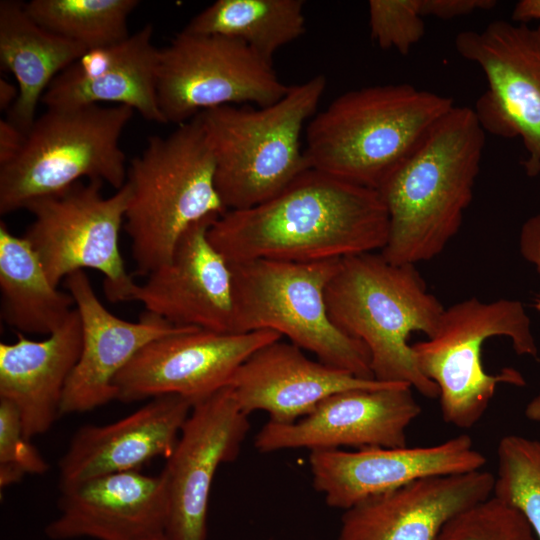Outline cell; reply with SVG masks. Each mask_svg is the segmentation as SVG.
<instances>
[{
  "mask_svg": "<svg viewBox=\"0 0 540 540\" xmlns=\"http://www.w3.org/2000/svg\"><path fill=\"white\" fill-rule=\"evenodd\" d=\"M389 216L375 189L309 168L273 198L219 216L208 232L229 264L317 262L381 251Z\"/></svg>",
  "mask_w": 540,
  "mask_h": 540,
  "instance_id": "6da1fadb",
  "label": "cell"
},
{
  "mask_svg": "<svg viewBox=\"0 0 540 540\" xmlns=\"http://www.w3.org/2000/svg\"><path fill=\"white\" fill-rule=\"evenodd\" d=\"M485 138L473 108L454 106L377 190L389 216L388 240L379 251L387 261H429L458 233Z\"/></svg>",
  "mask_w": 540,
  "mask_h": 540,
  "instance_id": "7a4b0ae2",
  "label": "cell"
},
{
  "mask_svg": "<svg viewBox=\"0 0 540 540\" xmlns=\"http://www.w3.org/2000/svg\"><path fill=\"white\" fill-rule=\"evenodd\" d=\"M454 106L409 83L350 90L310 119L304 154L312 169L378 190Z\"/></svg>",
  "mask_w": 540,
  "mask_h": 540,
  "instance_id": "3957f363",
  "label": "cell"
},
{
  "mask_svg": "<svg viewBox=\"0 0 540 540\" xmlns=\"http://www.w3.org/2000/svg\"><path fill=\"white\" fill-rule=\"evenodd\" d=\"M325 299L333 323L366 347L374 379L406 383L438 398L437 386L417 366L409 337H432L445 308L415 265L391 263L380 252L342 258Z\"/></svg>",
  "mask_w": 540,
  "mask_h": 540,
  "instance_id": "277c9868",
  "label": "cell"
},
{
  "mask_svg": "<svg viewBox=\"0 0 540 540\" xmlns=\"http://www.w3.org/2000/svg\"><path fill=\"white\" fill-rule=\"evenodd\" d=\"M326 86V77L318 74L290 85L271 105H226L197 115L214 159L215 187L227 211L273 198L310 168L301 134L317 113Z\"/></svg>",
  "mask_w": 540,
  "mask_h": 540,
  "instance_id": "5b68a950",
  "label": "cell"
},
{
  "mask_svg": "<svg viewBox=\"0 0 540 540\" xmlns=\"http://www.w3.org/2000/svg\"><path fill=\"white\" fill-rule=\"evenodd\" d=\"M214 159L196 115L168 136H151L127 168L130 197L125 230L136 273L148 276L169 261L183 232L209 215H223Z\"/></svg>",
  "mask_w": 540,
  "mask_h": 540,
  "instance_id": "8992f818",
  "label": "cell"
},
{
  "mask_svg": "<svg viewBox=\"0 0 540 540\" xmlns=\"http://www.w3.org/2000/svg\"><path fill=\"white\" fill-rule=\"evenodd\" d=\"M340 260L259 259L229 264L233 333L274 331L324 364L374 379L366 347L340 330L327 310L326 288Z\"/></svg>",
  "mask_w": 540,
  "mask_h": 540,
  "instance_id": "52a82bcc",
  "label": "cell"
},
{
  "mask_svg": "<svg viewBox=\"0 0 540 540\" xmlns=\"http://www.w3.org/2000/svg\"><path fill=\"white\" fill-rule=\"evenodd\" d=\"M133 113L125 105L47 108L18 156L0 166V214L25 209L83 178L122 188L128 167L120 138Z\"/></svg>",
  "mask_w": 540,
  "mask_h": 540,
  "instance_id": "ba28073f",
  "label": "cell"
},
{
  "mask_svg": "<svg viewBox=\"0 0 540 540\" xmlns=\"http://www.w3.org/2000/svg\"><path fill=\"white\" fill-rule=\"evenodd\" d=\"M496 336L511 340L518 355L538 356L528 315L520 301L490 302L471 297L445 308L435 334L412 345L421 373L438 388L443 420L458 428L477 424L500 384L524 386L511 367L489 374L482 363L484 342Z\"/></svg>",
  "mask_w": 540,
  "mask_h": 540,
  "instance_id": "9c48e42d",
  "label": "cell"
},
{
  "mask_svg": "<svg viewBox=\"0 0 540 540\" xmlns=\"http://www.w3.org/2000/svg\"><path fill=\"white\" fill-rule=\"evenodd\" d=\"M102 185L99 180L79 181L30 201L25 209L34 219L24 237L55 287L69 274L91 268L103 274L110 302L133 301L138 284L126 271L119 249L130 188L125 183L104 197Z\"/></svg>",
  "mask_w": 540,
  "mask_h": 540,
  "instance_id": "30bf717a",
  "label": "cell"
},
{
  "mask_svg": "<svg viewBox=\"0 0 540 540\" xmlns=\"http://www.w3.org/2000/svg\"><path fill=\"white\" fill-rule=\"evenodd\" d=\"M289 86L273 63L233 38L182 30L159 49L156 91L167 123L181 125L219 106H268Z\"/></svg>",
  "mask_w": 540,
  "mask_h": 540,
  "instance_id": "8fae6325",
  "label": "cell"
},
{
  "mask_svg": "<svg viewBox=\"0 0 540 540\" xmlns=\"http://www.w3.org/2000/svg\"><path fill=\"white\" fill-rule=\"evenodd\" d=\"M455 48L483 71L487 89L477 99L475 115L485 132L520 137L528 154L522 162L529 176L540 166V25L497 19L483 30L457 34Z\"/></svg>",
  "mask_w": 540,
  "mask_h": 540,
  "instance_id": "7c38bea8",
  "label": "cell"
},
{
  "mask_svg": "<svg viewBox=\"0 0 540 540\" xmlns=\"http://www.w3.org/2000/svg\"><path fill=\"white\" fill-rule=\"evenodd\" d=\"M270 330L220 333L192 328L154 340L117 375L116 400L178 395L193 405L228 387L241 364L282 339Z\"/></svg>",
  "mask_w": 540,
  "mask_h": 540,
  "instance_id": "4fadbf2b",
  "label": "cell"
},
{
  "mask_svg": "<svg viewBox=\"0 0 540 540\" xmlns=\"http://www.w3.org/2000/svg\"><path fill=\"white\" fill-rule=\"evenodd\" d=\"M246 413L225 387L193 405L178 441L160 473L169 540H206L210 490L217 469L234 461L249 431Z\"/></svg>",
  "mask_w": 540,
  "mask_h": 540,
  "instance_id": "5bb4252c",
  "label": "cell"
},
{
  "mask_svg": "<svg viewBox=\"0 0 540 540\" xmlns=\"http://www.w3.org/2000/svg\"><path fill=\"white\" fill-rule=\"evenodd\" d=\"M420 413L421 406L409 384L351 389L327 397L295 422L268 421L256 434L254 446L262 453L300 448L404 447L406 431Z\"/></svg>",
  "mask_w": 540,
  "mask_h": 540,
  "instance_id": "9a60e30c",
  "label": "cell"
},
{
  "mask_svg": "<svg viewBox=\"0 0 540 540\" xmlns=\"http://www.w3.org/2000/svg\"><path fill=\"white\" fill-rule=\"evenodd\" d=\"M485 463L467 434L433 446L320 449L309 455L315 490L328 506L343 510L420 478L476 471Z\"/></svg>",
  "mask_w": 540,
  "mask_h": 540,
  "instance_id": "2e32d148",
  "label": "cell"
},
{
  "mask_svg": "<svg viewBox=\"0 0 540 540\" xmlns=\"http://www.w3.org/2000/svg\"><path fill=\"white\" fill-rule=\"evenodd\" d=\"M218 217L212 214L191 224L169 261L137 285L133 301L174 325L233 333L232 271L208 238Z\"/></svg>",
  "mask_w": 540,
  "mask_h": 540,
  "instance_id": "e0dca14e",
  "label": "cell"
},
{
  "mask_svg": "<svg viewBox=\"0 0 540 540\" xmlns=\"http://www.w3.org/2000/svg\"><path fill=\"white\" fill-rule=\"evenodd\" d=\"M64 280L81 318L82 349L67 381L60 415L90 411L116 399L117 375L142 348L195 328L174 325L148 312L137 322L123 320L101 303L84 270Z\"/></svg>",
  "mask_w": 540,
  "mask_h": 540,
  "instance_id": "ac0fdd59",
  "label": "cell"
},
{
  "mask_svg": "<svg viewBox=\"0 0 540 540\" xmlns=\"http://www.w3.org/2000/svg\"><path fill=\"white\" fill-rule=\"evenodd\" d=\"M494 482L484 469L414 480L344 510L337 540H436L451 518L489 498Z\"/></svg>",
  "mask_w": 540,
  "mask_h": 540,
  "instance_id": "d6986e66",
  "label": "cell"
},
{
  "mask_svg": "<svg viewBox=\"0 0 540 540\" xmlns=\"http://www.w3.org/2000/svg\"><path fill=\"white\" fill-rule=\"evenodd\" d=\"M60 491L59 516L45 528L52 540H140L165 531L168 504L160 474L111 473Z\"/></svg>",
  "mask_w": 540,
  "mask_h": 540,
  "instance_id": "ffe728a7",
  "label": "cell"
},
{
  "mask_svg": "<svg viewBox=\"0 0 540 540\" xmlns=\"http://www.w3.org/2000/svg\"><path fill=\"white\" fill-rule=\"evenodd\" d=\"M192 407L184 397L165 395L115 422L81 427L59 460V488L101 475L139 471L157 457L167 459Z\"/></svg>",
  "mask_w": 540,
  "mask_h": 540,
  "instance_id": "44dd1931",
  "label": "cell"
},
{
  "mask_svg": "<svg viewBox=\"0 0 540 540\" xmlns=\"http://www.w3.org/2000/svg\"><path fill=\"white\" fill-rule=\"evenodd\" d=\"M389 383L364 379L309 359L303 350L282 339L246 359L229 387L244 413L264 411L269 421L292 423L311 413L327 397L346 390L377 388Z\"/></svg>",
  "mask_w": 540,
  "mask_h": 540,
  "instance_id": "7402d4cb",
  "label": "cell"
},
{
  "mask_svg": "<svg viewBox=\"0 0 540 540\" xmlns=\"http://www.w3.org/2000/svg\"><path fill=\"white\" fill-rule=\"evenodd\" d=\"M158 55L153 26L146 24L120 42L87 50L54 78L41 102L47 108L111 102L132 108L147 121L167 124L157 99Z\"/></svg>",
  "mask_w": 540,
  "mask_h": 540,
  "instance_id": "603a6c76",
  "label": "cell"
},
{
  "mask_svg": "<svg viewBox=\"0 0 540 540\" xmlns=\"http://www.w3.org/2000/svg\"><path fill=\"white\" fill-rule=\"evenodd\" d=\"M82 349V323L76 308L46 339L17 334L0 343V399L19 412L28 439L47 432L60 416L67 381Z\"/></svg>",
  "mask_w": 540,
  "mask_h": 540,
  "instance_id": "cb8c5ba5",
  "label": "cell"
},
{
  "mask_svg": "<svg viewBox=\"0 0 540 540\" xmlns=\"http://www.w3.org/2000/svg\"><path fill=\"white\" fill-rule=\"evenodd\" d=\"M86 51L39 25L23 2L0 1V62L14 75L19 89L8 119L27 134L51 82Z\"/></svg>",
  "mask_w": 540,
  "mask_h": 540,
  "instance_id": "d4e9b609",
  "label": "cell"
},
{
  "mask_svg": "<svg viewBox=\"0 0 540 540\" xmlns=\"http://www.w3.org/2000/svg\"><path fill=\"white\" fill-rule=\"evenodd\" d=\"M0 314L10 327L23 333L50 335L75 309L69 292L49 281L26 238L0 223Z\"/></svg>",
  "mask_w": 540,
  "mask_h": 540,
  "instance_id": "484cf974",
  "label": "cell"
},
{
  "mask_svg": "<svg viewBox=\"0 0 540 540\" xmlns=\"http://www.w3.org/2000/svg\"><path fill=\"white\" fill-rule=\"evenodd\" d=\"M304 5L302 0H217L183 30L239 40L273 63L279 49L304 35Z\"/></svg>",
  "mask_w": 540,
  "mask_h": 540,
  "instance_id": "4316f807",
  "label": "cell"
},
{
  "mask_svg": "<svg viewBox=\"0 0 540 540\" xmlns=\"http://www.w3.org/2000/svg\"><path fill=\"white\" fill-rule=\"evenodd\" d=\"M137 0H32L27 13L50 32L87 50L126 39L128 17Z\"/></svg>",
  "mask_w": 540,
  "mask_h": 540,
  "instance_id": "83f0119b",
  "label": "cell"
},
{
  "mask_svg": "<svg viewBox=\"0 0 540 540\" xmlns=\"http://www.w3.org/2000/svg\"><path fill=\"white\" fill-rule=\"evenodd\" d=\"M492 495L517 508L540 540V441L506 435L497 448Z\"/></svg>",
  "mask_w": 540,
  "mask_h": 540,
  "instance_id": "f1b7e54d",
  "label": "cell"
},
{
  "mask_svg": "<svg viewBox=\"0 0 540 540\" xmlns=\"http://www.w3.org/2000/svg\"><path fill=\"white\" fill-rule=\"evenodd\" d=\"M436 540H538L525 516L490 496L451 518Z\"/></svg>",
  "mask_w": 540,
  "mask_h": 540,
  "instance_id": "f546056e",
  "label": "cell"
},
{
  "mask_svg": "<svg viewBox=\"0 0 540 540\" xmlns=\"http://www.w3.org/2000/svg\"><path fill=\"white\" fill-rule=\"evenodd\" d=\"M421 0H370L371 39L382 49H396L407 55L425 34L420 14Z\"/></svg>",
  "mask_w": 540,
  "mask_h": 540,
  "instance_id": "4dcf8cb0",
  "label": "cell"
},
{
  "mask_svg": "<svg viewBox=\"0 0 540 540\" xmlns=\"http://www.w3.org/2000/svg\"><path fill=\"white\" fill-rule=\"evenodd\" d=\"M48 463L23 430L16 407L0 399V487L19 482L26 474H44Z\"/></svg>",
  "mask_w": 540,
  "mask_h": 540,
  "instance_id": "1f68e13d",
  "label": "cell"
},
{
  "mask_svg": "<svg viewBox=\"0 0 540 540\" xmlns=\"http://www.w3.org/2000/svg\"><path fill=\"white\" fill-rule=\"evenodd\" d=\"M496 3L495 0H421L420 14L451 20L478 10H490Z\"/></svg>",
  "mask_w": 540,
  "mask_h": 540,
  "instance_id": "d6a6232c",
  "label": "cell"
},
{
  "mask_svg": "<svg viewBox=\"0 0 540 540\" xmlns=\"http://www.w3.org/2000/svg\"><path fill=\"white\" fill-rule=\"evenodd\" d=\"M522 256L532 263L540 274V213L525 221L519 236Z\"/></svg>",
  "mask_w": 540,
  "mask_h": 540,
  "instance_id": "836d02e7",
  "label": "cell"
},
{
  "mask_svg": "<svg viewBox=\"0 0 540 540\" xmlns=\"http://www.w3.org/2000/svg\"><path fill=\"white\" fill-rule=\"evenodd\" d=\"M26 133L9 119L0 121V166L14 160L22 150Z\"/></svg>",
  "mask_w": 540,
  "mask_h": 540,
  "instance_id": "e575fe53",
  "label": "cell"
},
{
  "mask_svg": "<svg viewBox=\"0 0 540 540\" xmlns=\"http://www.w3.org/2000/svg\"><path fill=\"white\" fill-rule=\"evenodd\" d=\"M512 21L527 24L531 20H540V0H520L512 12Z\"/></svg>",
  "mask_w": 540,
  "mask_h": 540,
  "instance_id": "d590c367",
  "label": "cell"
},
{
  "mask_svg": "<svg viewBox=\"0 0 540 540\" xmlns=\"http://www.w3.org/2000/svg\"><path fill=\"white\" fill-rule=\"evenodd\" d=\"M19 96L18 86L4 79L0 78V109L8 110L14 106Z\"/></svg>",
  "mask_w": 540,
  "mask_h": 540,
  "instance_id": "8d00e7d4",
  "label": "cell"
},
{
  "mask_svg": "<svg viewBox=\"0 0 540 540\" xmlns=\"http://www.w3.org/2000/svg\"><path fill=\"white\" fill-rule=\"evenodd\" d=\"M525 416L532 421H540V395L533 398L525 408Z\"/></svg>",
  "mask_w": 540,
  "mask_h": 540,
  "instance_id": "74e56055",
  "label": "cell"
},
{
  "mask_svg": "<svg viewBox=\"0 0 540 540\" xmlns=\"http://www.w3.org/2000/svg\"><path fill=\"white\" fill-rule=\"evenodd\" d=\"M140 540H169L164 532L154 534L152 536L140 539Z\"/></svg>",
  "mask_w": 540,
  "mask_h": 540,
  "instance_id": "f35d334b",
  "label": "cell"
},
{
  "mask_svg": "<svg viewBox=\"0 0 540 540\" xmlns=\"http://www.w3.org/2000/svg\"><path fill=\"white\" fill-rule=\"evenodd\" d=\"M538 174H540V166H539V169H538Z\"/></svg>",
  "mask_w": 540,
  "mask_h": 540,
  "instance_id": "ab89813d",
  "label": "cell"
}]
</instances>
